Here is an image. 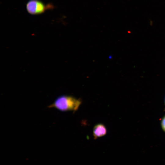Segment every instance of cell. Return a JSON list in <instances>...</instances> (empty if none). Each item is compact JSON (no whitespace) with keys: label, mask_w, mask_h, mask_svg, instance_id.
I'll list each match as a JSON object with an SVG mask.
<instances>
[{"label":"cell","mask_w":165,"mask_h":165,"mask_svg":"<svg viewBox=\"0 0 165 165\" xmlns=\"http://www.w3.org/2000/svg\"><path fill=\"white\" fill-rule=\"evenodd\" d=\"M82 103L80 99L76 98L72 96L63 95L57 97L48 107L55 108L62 112L72 111L75 112L78 110Z\"/></svg>","instance_id":"6da1fadb"},{"label":"cell","mask_w":165,"mask_h":165,"mask_svg":"<svg viewBox=\"0 0 165 165\" xmlns=\"http://www.w3.org/2000/svg\"><path fill=\"white\" fill-rule=\"evenodd\" d=\"M51 4H45L40 0H29L27 3V12L32 15H38L43 13L46 10L53 8Z\"/></svg>","instance_id":"7a4b0ae2"},{"label":"cell","mask_w":165,"mask_h":165,"mask_svg":"<svg viewBox=\"0 0 165 165\" xmlns=\"http://www.w3.org/2000/svg\"><path fill=\"white\" fill-rule=\"evenodd\" d=\"M107 130L105 125L100 123L96 124L93 129V136L94 139L105 135Z\"/></svg>","instance_id":"3957f363"},{"label":"cell","mask_w":165,"mask_h":165,"mask_svg":"<svg viewBox=\"0 0 165 165\" xmlns=\"http://www.w3.org/2000/svg\"><path fill=\"white\" fill-rule=\"evenodd\" d=\"M161 125L163 129L165 131V116L162 119Z\"/></svg>","instance_id":"277c9868"}]
</instances>
